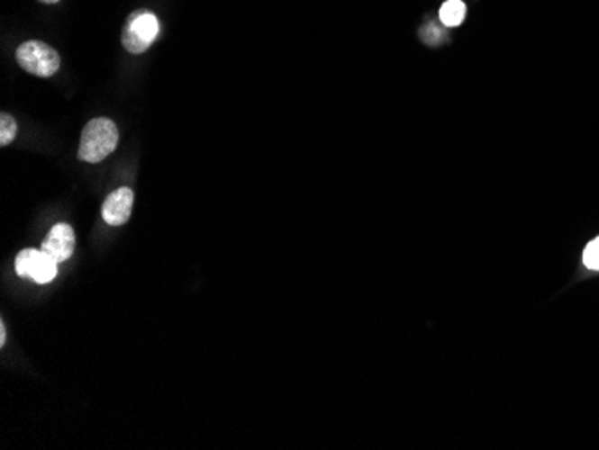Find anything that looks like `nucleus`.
Masks as SVG:
<instances>
[{"label":"nucleus","mask_w":599,"mask_h":450,"mask_svg":"<svg viewBox=\"0 0 599 450\" xmlns=\"http://www.w3.org/2000/svg\"><path fill=\"white\" fill-rule=\"evenodd\" d=\"M5 345V327L4 323H0V346Z\"/></svg>","instance_id":"nucleus-10"},{"label":"nucleus","mask_w":599,"mask_h":450,"mask_svg":"<svg viewBox=\"0 0 599 450\" xmlns=\"http://www.w3.org/2000/svg\"><path fill=\"white\" fill-rule=\"evenodd\" d=\"M119 144V130L113 121L99 117L90 121L81 133L79 160L88 164H99L110 157Z\"/></svg>","instance_id":"nucleus-1"},{"label":"nucleus","mask_w":599,"mask_h":450,"mask_svg":"<svg viewBox=\"0 0 599 450\" xmlns=\"http://www.w3.org/2000/svg\"><path fill=\"white\" fill-rule=\"evenodd\" d=\"M16 137V122L11 115L2 113L0 115V146L5 148L7 144H11Z\"/></svg>","instance_id":"nucleus-8"},{"label":"nucleus","mask_w":599,"mask_h":450,"mask_svg":"<svg viewBox=\"0 0 599 450\" xmlns=\"http://www.w3.org/2000/svg\"><path fill=\"white\" fill-rule=\"evenodd\" d=\"M16 274L31 278L36 284H49L58 274V262L43 249H23L14 260Z\"/></svg>","instance_id":"nucleus-4"},{"label":"nucleus","mask_w":599,"mask_h":450,"mask_svg":"<svg viewBox=\"0 0 599 450\" xmlns=\"http://www.w3.org/2000/svg\"><path fill=\"white\" fill-rule=\"evenodd\" d=\"M465 13H467V7H465V4L461 0H447L440 7V18L449 27L459 25L463 22V18H465Z\"/></svg>","instance_id":"nucleus-7"},{"label":"nucleus","mask_w":599,"mask_h":450,"mask_svg":"<svg viewBox=\"0 0 599 450\" xmlns=\"http://www.w3.org/2000/svg\"><path fill=\"white\" fill-rule=\"evenodd\" d=\"M18 65L38 77H50L59 68V54L40 40H31L16 49Z\"/></svg>","instance_id":"nucleus-3"},{"label":"nucleus","mask_w":599,"mask_h":450,"mask_svg":"<svg viewBox=\"0 0 599 450\" xmlns=\"http://www.w3.org/2000/svg\"><path fill=\"white\" fill-rule=\"evenodd\" d=\"M40 2H43V4H56V2H59V0H40Z\"/></svg>","instance_id":"nucleus-11"},{"label":"nucleus","mask_w":599,"mask_h":450,"mask_svg":"<svg viewBox=\"0 0 599 450\" xmlns=\"http://www.w3.org/2000/svg\"><path fill=\"white\" fill-rule=\"evenodd\" d=\"M74 248H76V235L74 230L67 223L52 226V230L49 231V235L41 244V249L49 256H52L58 264L68 260L74 253Z\"/></svg>","instance_id":"nucleus-6"},{"label":"nucleus","mask_w":599,"mask_h":450,"mask_svg":"<svg viewBox=\"0 0 599 450\" xmlns=\"http://www.w3.org/2000/svg\"><path fill=\"white\" fill-rule=\"evenodd\" d=\"M584 262L589 269L599 271V237L594 238L593 242H589V246L584 251Z\"/></svg>","instance_id":"nucleus-9"},{"label":"nucleus","mask_w":599,"mask_h":450,"mask_svg":"<svg viewBox=\"0 0 599 450\" xmlns=\"http://www.w3.org/2000/svg\"><path fill=\"white\" fill-rule=\"evenodd\" d=\"M159 31V18L148 9H139L132 13L124 23L123 45L132 54H142L153 45Z\"/></svg>","instance_id":"nucleus-2"},{"label":"nucleus","mask_w":599,"mask_h":450,"mask_svg":"<svg viewBox=\"0 0 599 450\" xmlns=\"http://www.w3.org/2000/svg\"><path fill=\"white\" fill-rule=\"evenodd\" d=\"M135 194L128 187L113 191L103 203V220L110 226H123L128 223L133 211Z\"/></svg>","instance_id":"nucleus-5"}]
</instances>
